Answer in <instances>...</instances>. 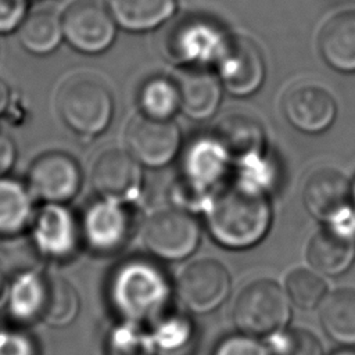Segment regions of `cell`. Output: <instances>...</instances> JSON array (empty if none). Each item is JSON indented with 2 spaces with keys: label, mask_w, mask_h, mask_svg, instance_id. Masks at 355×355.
<instances>
[{
  "label": "cell",
  "mask_w": 355,
  "mask_h": 355,
  "mask_svg": "<svg viewBox=\"0 0 355 355\" xmlns=\"http://www.w3.org/2000/svg\"><path fill=\"white\" fill-rule=\"evenodd\" d=\"M306 258L315 270L327 276L341 275L351 266L355 258V220L351 212L313 234Z\"/></svg>",
  "instance_id": "obj_13"
},
{
  "label": "cell",
  "mask_w": 355,
  "mask_h": 355,
  "mask_svg": "<svg viewBox=\"0 0 355 355\" xmlns=\"http://www.w3.org/2000/svg\"><path fill=\"white\" fill-rule=\"evenodd\" d=\"M320 323L336 343L355 345V290L340 288L323 298Z\"/></svg>",
  "instance_id": "obj_25"
},
{
  "label": "cell",
  "mask_w": 355,
  "mask_h": 355,
  "mask_svg": "<svg viewBox=\"0 0 355 355\" xmlns=\"http://www.w3.org/2000/svg\"><path fill=\"white\" fill-rule=\"evenodd\" d=\"M92 183L104 198L115 201L135 198L141 184L139 162L122 150H107L93 165Z\"/></svg>",
  "instance_id": "obj_15"
},
{
  "label": "cell",
  "mask_w": 355,
  "mask_h": 355,
  "mask_svg": "<svg viewBox=\"0 0 355 355\" xmlns=\"http://www.w3.org/2000/svg\"><path fill=\"white\" fill-rule=\"evenodd\" d=\"M283 112L287 121L305 133L326 130L336 116V101L320 85L301 82L290 86L283 96Z\"/></svg>",
  "instance_id": "obj_14"
},
{
  "label": "cell",
  "mask_w": 355,
  "mask_h": 355,
  "mask_svg": "<svg viewBox=\"0 0 355 355\" xmlns=\"http://www.w3.org/2000/svg\"><path fill=\"white\" fill-rule=\"evenodd\" d=\"M144 245L168 261L184 259L200 241V225L189 212L166 209L153 215L143 229Z\"/></svg>",
  "instance_id": "obj_9"
},
{
  "label": "cell",
  "mask_w": 355,
  "mask_h": 355,
  "mask_svg": "<svg viewBox=\"0 0 355 355\" xmlns=\"http://www.w3.org/2000/svg\"><path fill=\"white\" fill-rule=\"evenodd\" d=\"M239 183L266 194L276 183V166L262 153L239 159Z\"/></svg>",
  "instance_id": "obj_29"
},
{
  "label": "cell",
  "mask_w": 355,
  "mask_h": 355,
  "mask_svg": "<svg viewBox=\"0 0 355 355\" xmlns=\"http://www.w3.org/2000/svg\"><path fill=\"white\" fill-rule=\"evenodd\" d=\"M230 293L227 270L214 259H200L189 265L178 282L182 302L196 313L216 309Z\"/></svg>",
  "instance_id": "obj_12"
},
{
  "label": "cell",
  "mask_w": 355,
  "mask_h": 355,
  "mask_svg": "<svg viewBox=\"0 0 355 355\" xmlns=\"http://www.w3.org/2000/svg\"><path fill=\"white\" fill-rule=\"evenodd\" d=\"M180 94V110L194 121L211 118L220 103L219 80L201 68L184 71L176 82Z\"/></svg>",
  "instance_id": "obj_20"
},
{
  "label": "cell",
  "mask_w": 355,
  "mask_h": 355,
  "mask_svg": "<svg viewBox=\"0 0 355 355\" xmlns=\"http://www.w3.org/2000/svg\"><path fill=\"white\" fill-rule=\"evenodd\" d=\"M220 83L239 97L255 93L265 78V61L259 47L247 37H229L215 62Z\"/></svg>",
  "instance_id": "obj_10"
},
{
  "label": "cell",
  "mask_w": 355,
  "mask_h": 355,
  "mask_svg": "<svg viewBox=\"0 0 355 355\" xmlns=\"http://www.w3.org/2000/svg\"><path fill=\"white\" fill-rule=\"evenodd\" d=\"M351 184L347 178L333 168H319L312 172L304 184L306 209L318 219L329 223L349 214Z\"/></svg>",
  "instance_id": "obj_16"
},
{
  "label": "cell",
  "mask_w": 355,
  "mask_h": 355,
  "mask_svg": "<svg viewBox=\"0 0 355 355\" xmlns=\"http://www.w3.org/2000/svg\"><path fill=\"white\" fill-rule=\"evenodd\" d=\"M176 0H108L114 21L128 31H150L175 11Z\"/></svg>",
  "instance_id": "obj_24"
},
{
  "label": "cell",
  "mask_w": 355,
  "mask_h": 355,
  "mask_svg": "<svg viewBox=\"0 0 355 355\" xmlns=\"http://www.w3.org/2000/svg\"><path fill=\"white\" fill-rule=\"evenodd\" d=\"M57 111L72 132L93 137L105 130L112 118V94L100 78L76 73L61 83L57 92Z\"/></svg>",
  "instance_id": "obj_2"
},
{
  "label": "cell",
  "mask_w": 355,
  "mask_h": 355,
  "mask_svg": "<svg viewBox=\"0 0 355 355\" xmlns=\"http://www.w3.org/2000/svg\"><path fill=\"white\" fill-rule=\"evenodd\" d=\"M323 60L340 72H355V10L329 19L319 33Z\"/></svg>",
  "instance_id": "obj_19"
},
{
  "label": "cell",
  "mask_w": 355,
  "mask_h": 355,
  "mask_svg": "<svg viewBox=\"0 0 355 355\" xmlns=\"http://www.w3.org/2000/svg\"><path fill=\"white\" fill-rule=\"evenodd\" d=\"M80 183L82 171L78 161L68 153L51 150L31 162L25 184L33 198L64 204L76 196Z\"/></svg>",
  "instance_id": "obj_6"
},
{
  "label": "cell",
  "mask_w": 355,
  "mask_h": 355,
  "mask_svg": "<svg viewBox=\"0 0 355 355\" xmlns=\"http://www.w3.org/2000/svg\"><path fill=\"white\" fill-rule=\"evenodd\" d=\"M351 201H352V204L355 207V179H354V182L351 184Z\"/></svg>",
  "instance_id": "obj_38"
},
{
  "label": "cell",
  "mask_w": 355,
  "mask_h": 355,
  "mask_svg": "<svg viewBox=\"0 0 355 355\" xmlns=\"http://www.w3.org/2000/svg\"><path fill=\"white\" fill-rule=\"evenodd\" d=\"M233 319L248 336H269L282 330L290 319L288 300L273 280L262 279L250 283L239 294Z\"/></svg>",
  "instance_id": "obj_4"
},
{
  "label": "cell",
  "mask_w": 355,
  "mask_h": 355,
  "mask_svg": "<svg viewBox=\"0 0 355 355\" xmlns=\"http://www.w3.org/2000/svg\"><path fill=\"white\" fill-rule=\"evenodd\" d=\"M227 39L216 22L202 17H191L172 28L166 37V50L176 62L201 68L218 61Z\"/></svg>",
  "instance_id": "obj_8"
},
{
  "label": "cell",
  "mask_w": 355,
  "mask_h": 355,
  "mask_svg": "<svg viewBox=\"0 0 355 355\" xmlns=\"http://www.w3.org/2000/svg\"><path fill=\"white\" fill-rule=\"evenodd\" d=\"M28 14V0H0V35L15 32Z\"/></svg>",
  "instance_id": "obj_33"
},
{
  "label": "cell",
  "mask_w": 355,
  "mask_h": 355,
  "mask_svg": "<svg viewBox=\"0 0 355 355\" xmlns=\"http://www.w3.org/2000/svg\"><path fill=\"white\" fill-rule=\"evenodd\" d=\"M286 288L290 300L297 306L311 309L323 301L327 286L316 273L306 269H295L288 275Z\"/></svg>",
  "instance_id": "obj_28"
},
{
  "label": "cell",
  "mask_w": 355,
  "mask_h": 355,
  "mask_svg": "<svg viewBox=\"0 0 355 355\" xmlns=\"http://www.w3.org/2000/svg\"><path fill=\"white\" fill-rule=\"evenodd\" d=\"M230 155L215 136L191 141L184 153L178 194L186 204L208 200L212 187L223 178Z\"/></svg>",
  "instance_id": "obj_5"
},
{
  "label": "cell",
  "mask_w": 355,
  "mask_h": 355,
  "mask_svg": "<svg viewBox=\"0 0 355 355\" xmlns=\"http://www.w3.org/2000/svg\"><path fill=\"white\" fill-rule=\"evenodd\" d=\"M168 283L161 270L144 261L122 265L111 283V300L118 313L128 320H147L166 302Z\"/></svg>",
  "instance_id": "obj_3"
},
{
  "label": "cell",
  "mask_w": 355,
  "mask_h": 355,
  "mask_svg": "<svg viewBox=\"0 0 355 355\" xmlns=\"http://www.w3.org/2000/svg\"><path fill=\"white\" fill-rule=\"evenodd\" d=\"M11 103V90L8 87V85L0 79V116H3V114L8 110Z\"/></svg>",
  "instance_id": "obj_35"
},
{
  "label": "cell",
  "mask_w": 355,
  "mask_h": 355,
  "mask_svg": "<svg viewBox=\"0 0 355 355\" xmlns=\"http://www.w3.org/2000/svg\"><path fill=\"white\" fill-rule=\"evenodd\" d=\"M62 36L75 50L98 54L115 37V21L107 7L97 0H75L61 14Z\"/></svg>",
  "instance_id": "obj_7"
},
{
  "label": "cell",
  "mask_w": 355,
  "mask_h": 355,
  "mask_svg": "<svg viewBox=\"0 0 355 355\" xmlns=\"http://www.w3.org/2000/svg\"><path fill=\"white\" fill-rule=\"evenodd\" d=\"M214 355H272L262 343L252 336H229L222 340Z\"/></svg>",
  "instance_id": "obj_32"
},
{
  "label": "cell",
  "mask_w": 355,
  "mask_h": 355,
  "mask_svg": "<svg viewBox=\"0 0 355 355\" xmlns=\"http://www.w3.org/2000/svg\"><path fill=\"white\" fill-rule=\"evenodd\" d=\"M17 161L14 139L0 126V176H7Z\"/></svg>",
  "instance_id": "obj_34"
},
{
  "label": "cell",
  "mask_w": 355,
  "mask_h": 355,
  "mask_svg": "<svg viewBox=\"0 0 355 355\" xmlns=\"http://www.w3.org/2000/svg\"><path fill=\"white\" fill-rule=\"evenodd\" d=\"M83 227L86 239L94 250L112 252L126 243L130 219L121 201L104 198L87 208Z\"/></svg>",
  "instance_id": "obj_17"
},
{
  "label": "cell",
  "mask_w": 355,
  "mask_h": 355,
  "mask_svg": "<svg viewBox=\"0 0 355 355\" xmlns=\"http://www.w3.org/2000/svg\"><path fill=\"white\" fill-rule=\"evenodd\" d=\"M33 306L37 315L53 326L71 323L79 312L76 290L60 276H43L35 282Z\"/></svg>",
  "instance_id": "obj_18"
},
{
  "label": "cell",
  "mask_w": 355,
  "mask_h": 355,
  "mask_svg": "<svg viewBox=\"0 0 355 355\" xmlns=\"http://www.w3.org/2000/svg\"><path fill=\"white\" fill-rule=\"evenodd\" d=\"M33 196L26 184L0 176V234L21 232L32 219Z\"/></svg>",
  "instance_id": "obj_26"
},
{
  "label": "cell",
  "mask_w": 355,
  "mask_h": 355,
  "mask_svg": "<svg viewBox=\"0 0 355 355\" xmlns=\"http://www.w3.org/2000/svg\"><path fill=\"white\" fill-rule=\"evenodd\" d=\"M270 207L263 193L237 183L220 190L207 211V225L212 237L229 248H247L266 234Z\"/></svg>",
  "instance_id": "obj_1"
},
{
  "label": "cell",
  "mask_w": 355,
  "mask_h": 355,
  "mask_svg": "<svg viewBox=\"0 0 355 355\" xmlns=\"http://www.w3.org/2000/svg\"><path fill=\"white\" fill-rule=\"evenodd\" d=\"M129 154L140 164L159 168L171 162L180 147V132L171 119L146 115L135 118L126 129Z\"/></svg>",
  "instance_id": "obj_11"
},
{
  "label": "cell",
  "mask_w": 355,
  "mask_h": 355,
  "mask_svg": "<svg viewBox=\"0 0 355 355\" xmlns=\"http://www.w3.org/2000/svg\"><path fill=\"white\" fill-rule=\"evenodd\" d=\"M35 239L53 255L68 254L73 248L75 222L62 204L46 202L35 216Z\"/></svg>",
  "instance_id": "obj_22"
},
{
  "label": "cell",
  "mask_w": 355,
  "mask_h": 355,
  "mask_svg": "<svg viewBox=\"0 0 355 355\" xmlns=\"http://www.w3.org/2000/svg\"><path fill=\"white\" fill-rule=\"evenodd\" d=\"M230 158L243 159L263 151L265 135L261 123L245 114H230L216 125L215 135Z\"/></svg>",
  "instance_id": "obj_21"
},
{
  "label": "cell",
  "mask_w": 355,
  "mask_h": 355,
  "mask_svg": "<svg viewBox=\"0 0 355 355\" xmlns=\"http://www.w3.org/2000/svg\"><path fill=\"white\" fill-rule=\"evenodd\" d=\"M153 344L143 333L130 327L116 329L108 344V355H153Z\"/></svg>",
  "instance_id": "obj_31"
},
{
  "label": "cell",
  "mask_w": 355,
  "mask_h": 355,
  "mask_svg": "<svg viewBox=\"0 0 355 355\" xmlns=\"http://www.w3.org/2000/svg\"><path fill=\"white\" fill-rule=\"evenodd\" d=\"M4 295H6V283H4L3 276L0 275V302L4 298Z\"/></svg>",
  "instance_id": "obj_36"
},
{
  "label": "cell",
  "mask_w": 355,
  "mask_h": 355,
  "mask_svg": "<svg viewBox=\"0 0 355 355\" xmlns=\"http://www.w3.org/2000/svg\"><path fill=\"white\" fill-rule=\"evenodd\" d=\"M331 355H355V351L354 349H340V351H336L333 352Z\"/></svg>",
  "instance_id": "obj_37"
},
{
  "label": "cell",
  "mask_w": 355,
  "mask_h": 355,
  "mask_svg": "<svg viewBox=\"0 0 355 355\" xmlns=\"http://www.w3.org/2000/svg\"><path fill=\"white\" fill-rule=\"evenodd\" d=\"M137 101L143 115L154 119H169L180 108L178 83L165 76H153L141 85Z\"/></svg>",
  "instance_id": "obj_27"
},
{
  "label": "cell",
  "mask_w": 355,
  "mask_h": 355,
  "mask_svg": "<svg viewBox=\"0 0 355 355\" xmlns=\"http://www.w3.org/2000/svg\"><path fill=\"white\" fill-rule=\"evenodd\" d=\"M272 355H323L316 336L304 329L277 331L270 341Z\"/></svg>",
  "instance_id": "obj_30"
},
{
  "label": "cell",
  "mask_w": 355,
  "mask_h": 355,
  "mask_svg": "<svg viewBox=\"0 0 355 355\" xmlns=\"http://www.w3.org/2000/svg\"><path fill=\"white\" fill-rule=\"evenodd\" d=\"M15 32L19 44L33 55L53 53L64 39L61 15L53 8L28 12Z\"/></svg>",
  "instance_id": "obj_23"
}]
</instances>
